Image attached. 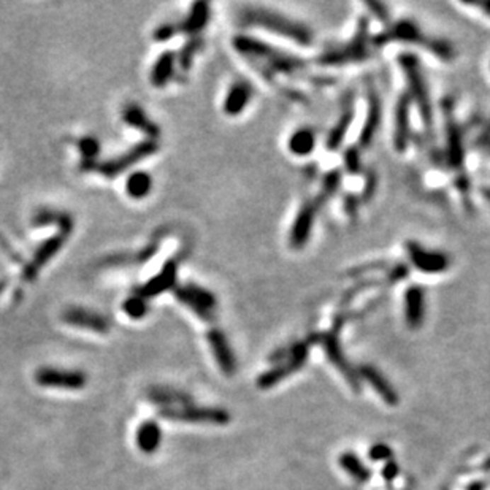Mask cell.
I'll use <instances>...</instances> for the list:
<instances>
[{
	"label": "cell",
	"mask_w": 490,
	"mask_h": 490,
	"mask_svg": "<svg viewBox=\"0 0 490 490\" xmlns=\"http://www.w3.org/2000/svg\"><path fill=\"white\" fill-rule=\"evenodd\" d=\"M243 21L254 28H262L273 34L294 40L299 45L307 46L313 42V34L307 25L267 8H248L243 13Z\"/></svg>",
	"instance_id": "1"
},
{
	"label": "cell",
	"mask_w": 490,
	"mask_h": 490,
	"mask_svg": "<svg viewBox=\"0 0 490 490\" xmlns=\"http://www.w3.org/2000/svg\"><path fill=\"white\" fill-rule=\"evenodd\" d=\"M232 43H234V48L237 50V52H240V55L246 57L265 61L268 67L276 72L295 74V72L304 69V64L299 57L284 55V52L275 50L273 46L263 43L261 40L251 38L246 35H237Z\"/></svg>",
	"instance_id": "2"
},
{
	"label": "cell",
	"mask_w": 490,
	"mask_h": 490,
	"mask_svg": "<svg viewBox=\"0 0 490 490\" xmlns=\"http://www.w3.org/2000/svg\"><path fill=\"white\" fill-rule=\"evenodd\" d=\"M399 62H400L401 70L405 72L409 91H411V96L409 97H413L417 103V107H419L423 124L427 125L428 130H432V125H433L432 103H430L428 89H427L426 79H423V75H422L419 61H417V57H414L413 55H401L399 57Z\"/></svg>",
	"instance_id": "3"
},
{
	"label": "cell",
	"mask_w": 490,
	"mask_h": 490,
	"mask_svg": "<svg viewBox=\"0 0 490 490\" xmlns=\"http://www.w3.org/2000/svg\"><path fill=\"white\" fill-rule=\"evenodd\" d=\"M157 414L165 421L184 423H207V426H226L230 422L229 411L222 408L189 405L157 409Z\"/></svg>",
	"instance_id": "4"
},
{
	"label": "cell",
	"mask_w": 490,
	"mask_h": 490,
	"mask_svg": "<svg viewBox=\"0 0 490 490\" xmlns=\"http://www.w3.org/2000/svg\"><path fill=\"white\" fill-rule=\"evenodd\" d=\"M309 354V343L308 341H299L287 348V355L283 362L276 363V365L265 372L257 377V387L259 389H270L280 384L284 377L294 375L303 368L304 363L308 360Z\"/></svg>",
	"instance_id": "5"
},
{
	"label": "cell",
	"mask_w": 490,
	"mask_h": 490,
	"mask_svg": "<svg viewBox=\"0 0 490 490\" xmlns=\"http://www.w3.org/2000/svg\"><path fill=\"white\" fill-rule=\"evenodd\" d=\"M173 294L198 319L205 322L215 321L217 300L211 290L205 289L203 286H198V284L188 283L184 286H176Z\"/></svg>",
	"instance_id": "6"
},
{
	"label": "cell",
	"mask_w": 490,
	"mask_h": 490,
	"mask_svg": "<svg viewBox=\"0 0 490 490\" xmlns=\"http://www.w3.org/2000/svg\"><path fill=\"white\" fill-rule=\"evenodd\" d=\"M367 38H368V19L363 18L354 38L351 40V42L338 46V48L324 52L319 59V62L322 65H344L349 62L363 61V59L368 57Z\"/></svg>",
	"instance_id": "7"
},
{
	"label": "cell",
	"mask_w": 490,
	"mask_h": 490,
	"mask_svg": "<svg viewBox=\"0 0 490 490\" xmlns=\"http://www.w3.org/2000/svg\"><path fill=\"white\" fill-rule=\"evenodd\" d=\"M159 149V144L156 140H143L138 144H135L134 148H130L129 151H125L124 154L108 159L105 162H97L94 165V169L98 173L107 176V178H115L118 175L124 173L125 170H129L130 167H134L135 164L144 161V159L156 154Z\"/></svg>",
	"instance_id": "8"
},
{
	"label": "cell",
	"mask_w": 490,
	"mask_h": 490,
	"mask_svg": "<svg viewBox=\"0 0 490 490\" xmlns=\"http://www.w3.org/2000/svg\"><path fill=\"white\" fill-rule=\"evenodd\" d=\"M35 382L40 387L81 390L88 384V376L79 370H64L56 367H42L35 372Z\"/></svg>",
	"instance_id": "9"
},
{
	"label": "cell",
	"mask_w": 490,
	"mask_h": 490,
	"mask_svg": "<svg viewBox=\"0 0 490 490\" xmlns=\"http://www.w3.org/2000/svg\"><path fill=\"white\" fill-rule=\"evenodd\" d=\"M314 340L321 344V346L324 348V351H326L329 360L334 363L335 368L338 370V372H341L344 377H346V381L349 382V386L353 387L354 390H357V392H359V390H360L359 375H357L353 370V367L349 365L346 355H344L343 349L340 346L336 330H334V332L319 334V335H311V338L308 341H314Z\"/></svg>",
	"instance_id": "10"
},
{
	"label": "cell",
	"mask_w": 490,
	"mask_h": 490,
	"mask_svg": "<svg viewBox=\"0 0 490 490\" xmlns=\"http://www.w3.org/2000/svg\"><path fill=\"white\" fill-rule=\"evenodd\" d=\"M61 319L70 327L84 329L98 335H107L111 330V322L105 314L83 307H70L62 313Z\"/></svg>",
	"instance_id": "11"
},
{
	"label": "cell",
	"mask_w": 490,
	"mask_h": 490,
	"mask_svg": "<svg viewBox=\"0 0 490 490\" xmlns=\"http://www.w3.org/2000/svg\"><path fill=\"white\" fill-rule=\"evenodd\" d=\"M406 251L409 261H411V263L417 270L423 271V273H443V271H446L449 268V265H451V259H449L445 253L427 249L423 248L422 244L413 240H409L406 243Z\"/></svg>",
	"instance_id": "12"
},
{
	"label": "cell",
	"mask_w": 490,
	"mask_h": 490,
	"mask_svg": "<svg viewBox=\"0 0 490 490\" xmlns=\"http://www.w3.org/2000/svg\"><path fill=\"white\" fill-rule=\"evenodd\" d=\"M432 40L433 38L426 37L422 34V30L417 28V24L403 19V21L392 24L387 30H384L382 34L375 37L373 43L376 46H384L390 42H405V43L421 45V46H423V48L430 50Z\"/></svg>",
	"instance_id": "13"
},
{
	"label": "cell",
	"mask_w": 490,
	"mask_h": 490,
	"mask_svg": "<svg viewBox=\"0 0 490 490\" xmlns=\"http://www.w3.org/2000/svg\"><path fill=\"white\" fill-rule=\"evenodd\" d=\"M65 238L67 237L57 234V235H52L50 238H46L42 244H38V248L35 249L32 259L25 263V267L23 270V276H24L25 281H34L35 278L38 276L40 271L43 270L45 265L50 263L52 259H55L59 251L64 248Z\"/></svg>",
	"instance_id": "14"
},
{
	"label": "cell",
	"mask_w": 490,
	"mask_h": 490,
	"mask_svg": "<svg viewBox=\"0 0 490 490\" xmlns=\"http://www.w3.org/2000/svg\"><path fill=\"white\" fill-rule=\"evenodd\" d=\"M317 210H319V205L314 200H307L304 202L299 213H297L295 221L292 224V230H290L289 235V243L294 249H302L304 248V244L308 243L311 237V230H313L314 221Z\"/></svg>",
	"instance_id": "15"
},
{
	"label": "cell",
	"mask_w": 490,
	"mask_h": 490,
	"mask_svg": "<svg viewBox=\"0 0 490 490\" xmlns=\"http://www.w3.org/2000/svg\"><path fill=\"white\" fill-rule=\"evenodd\" d=\"M207 340L210 344L211 353L215 355V360L220 365L221 372L227 376L235 375L237 372V359L234 351H232L226 334L221 329L213 327L208 330Z\"/></svg>",
	"instance_id": "16"
},
{
	"label": "cell",
	"mask_w": 490,
	"mask_h": 490,
	"mask_svg": "<svg viewBox=\"0 0 490 490\" xmlns=\"http://www.w3.org/2000/svg\"><path fill=\"white\" fill-rule=\"evenodd\" d=\"M445 121H446V137H448V162L449 167L454 170L462 169L463 161H465V151H463L462 132L459 124H457L452 111L451 102L445 107Z\"/></svg>",
	"instance_id": "17"
},
{
	"label": "cell",
	"mask_w": 490,
	"mask_h": 490,
	"mask_svg": "<svg viewBox=\"0 0 490 490\" xmlns=\"http://www.w3.org/2000/svg\"><path fill=\"white\" fill-rule=\"evenodd\" d=\"M178 280V263L176 261L165 262L162 270L159 271L148 280L143 286L138 289V295H142L143 299H152V297L161 295L167 290H175Z\"/></svg>",
	"instance_id": "18"
},
{
	"label": "cell",
	"mask_w": 490,
	"mask_h": 490,
	"mask_svg": "<svg viewBox=\"0 0 490 490\" xmlns=\"http://www.w3.org/2000/svg\"><path fill=\"white\" fill-rule=\"evenodd\" d=\"M121 119L129 125V127L142 132L143 135L148 137V140H156L161 137V127L148 118L147 111H144L138 103H127L122 108Z\"/></svg>",
	"instance_id": "19"
},
{
	"label": "cell",
	"mask_w": 490,
	"mask_h": 490,
	"mask_svg": "<svg viewBox=\"0 0 490 490\" xmlns=\"http://www.w3.org/2000/svg\"><path fill=\"white\" fill-rule=\"evenodd\" d=\"M251 98H253V86H251L248 81H244V79L235 81L230 86L227 96L226 98H224V103H222L224 113L230 118L240 116L244 111V108L249 105Z\"/></svg>",
	"instance_id": "20"
},
{
	"label": "cell",
	"mask_w": 490,
	"mask_h": 490,
	"mask_svg": "<svg viewBox=\"0 0 490 490\" xmlns=\"http://www.w3.org/2000/svg\"><path fill=\"white\" fill-rule=\"evenodd\" d=\"M409 107H411V97L403 94L399 98L395 108V132H394V147L399 152H405L409 143Z\"/></svg>",
	"instance_id": "21"
},
{
	"label": "cell",
	"mask_w": 490,
	"mask_h": 490,
	"mask_svg": "<svg viewBox=\"0 0 490 490\" xmlns=\"http://www.w3.org/2000/svg\"><path fill=\"white\" fill-rule=\"evenodd\" d=\"M426 319V292L421 286H409L405 294V321L408 327L419 329Z\"/></svg>",
	"instance_id": "22"
},
{
	"label": "cell",
	"mask_w": 490,
	"mask_h": 490,
	"mask_svg": "<svg viewBox=\"0 0 490 490\" xmlns=\"http://www.w3.org/2000/svg\"><path fill=\"white\" fill-rule=\"evenodd\" d=\"M359 376H362L370 386H372L377 395L387 403L390 406H395L399 403V395H397V390L394 389L392 384H390L386 377L382 376L380 370H376L372 365H360L359 368Z\"/></svg>",
	"instance_id": "23"
},
{
	"label": "cell",
	"mask_w": 490,
	"mask_h": 490,
	"mask_svg": "<svg viewBox=\"0 0 490 490\" xmlns=\"http://www.w3.org/2000/svg\"><path fill=\"white\" fill-rule=\"evenodd\" d=\"M147 397L148 400L151 403H154L159 409L183 406V405H189V403H192L189 394L183 392V390H178L173 387H165V386L149 387Z\"/></svg>",
	"instance_id": "24"
},
{
	"label": "cell",
	"mask_w": 490,
	"mask_h": 490,
	"mask_svg": "<svg viewBox=\"0 0 490 490\" xmlns=\"http://www.w3.org/2000/svg\"><path fill=\"white\" fill-rule=\"evenodd\" d=\"M176 55L173 51H165L161 56L156 59L154 65H152L149 81L154 88H164L171 78L175 76L176 72Z\"/></svg>",
	"instance_id": "25"
},
{
	"label": "cell",
	"mask_w": 490,
	"mask_h": 490,
	"mask_svg": "<svg viewBox=\"0 0 490 490\" xmlns=\"http://www.w3.org/2000/svg\"><path fill=\"white\" fill-rule=\"evenodd\" d=\"M32 224H34L35 227H46V226H52V224H56V226L59 227V234L64 237H69L75 227V221L70 215L62 213V211L50 210V208L40 210L38 213L32 217Z\"/></svg>",
	"instance_id": "26"
},
{
	"label": "cell",
	"mask_w": 490,
	"mask_h": 490,
	"mask_svg": "<svg viewBox=\"0 0 490 490\" xmlns=\"http://www.w3.org/2000/svg\"><path fill=\"white\" fill-rule=\"evenodd\" d=\"M210 5L207 2L194 4L186 19L178 24L180 25V32L195 38L205 28H207V24L210 21Z\"/></svg>",
	"instance_id": "27"
},
{
	"label": "cell",
	"mask_w": 490,
	"mask_h": 490,
	"mask_svg": "<svg viewBox=\"0 0 490 490\" xmlns=\"http://www.w3.org/2000/svg\"><path fill=\"white\" fill-rule=\"evenodd\" d=\"M137 446L144 454H154L162 443V430L156 421H144L137 430Z\"/></svg>",
	"instance_id": "28"
},
{
	"label": "cell",
	"mask_w": 490,
	"mask_h": 490,
	"mask_svg": "<svg viewBox=\"0 0 490 490\" xmlns=\"http://www.w3.org/2000/svg\"><path fill=\"white\" fill-rule=\"evenodd\" d=\"M370 102H368V115L363 124V129L360 132L359 142L363 148H367L372 144L373 138L377 132V127L381 124V102L375 92H370Z\"/></svg>",
	"instance_id": "29"
},
{
	"label": "cell",
	"mask_w": 490,
	"mask_h": 490,
	"mask_svg": "<svg viewBox=\"0 0 490 490\" xmlns=\"http://www.w3.org/2000/svg\"><path fill=\"white\" fill-rule=\"evenodd\" d=\"M152 175L148 173L144 170H137L132 171L125 180V194L134 200H142V198H147L151 190H152Z\"/></svg>",
	"instance_id": "30"
},
{
	"label": "cell",
	"mask_w": 490,
	"mask_h": 490,
	"mask_svg": "<svg viewBox=\"0 0 490 490\" xmlns=\"http://www.w3.org/2000/svg\"><path fill=\"white\" fill-rule=\"evenodd\" d=\"M287 147L294 156L307 157L316 148V134L308 127L299 129L290 135Z\"/></svg>",
	"instance_id": "31"
},
{
	"label": "cell",
	"mask_w": 490,
	"mask_h": 490,
	"mask_svg": "<svg viewBox=\"0 0 490 490\" xmlns=\"http://www.w3.org/2000/svg\"><path fill=\"white\" fill-rule=\"evenodd\" d=\"M338 463L351 478L355 479L359 484H365L372 478V472L354 452H344L340 455Z\"/></svg>",
	"instance_id": "32"
},
{
	"label": "cell",
	"mask_w": 490,
	"mask_h": 490,
	"mask_svg": "<svg viewBox=\"0 0 490 490\" xmlns=\"http://www.w3.org/2000/svg\"><path fill=\"white\" fill-rule=\"evenodd\" d=\"M353 121H354V110L353 107H349L343 111L338 122L334 125V129L330 130V134L327 137L326 144L330 151H335L341 147V143L344 140V137H346Z\"/></svg>",
	"instance_id": "33"
},
{
	"label": "cell",
	"mask_w": 490,
	"mask_h": 490,
	"mask_svg": "<svg viewBox=\"0 0 490 490\" xmlns=\"http://www.w3.org/2000/svg\"><path fill=\"white\" fill-rule=\"evenodd\" d=\"M78 148H79V154H81L83 169L86 170L94 169V165L97 164L96 159L98 156V152H101V142H98L96 137L86 135L79 140Z\"/></svg>",
	"instance_id": "34"
},
{
	"label": "cell",
	"mask_w": 490,
	"mask_h": 490,
	"mask_svg": "<svg viewBox=\"0 0 490 490\" xmlns=\"http://www.w3.org/2000/svg\"><path fill=\"white\" fill-rule=\"evenodd\" d=\"M122 311L127 314L130 319L140 321L144 316L149 313V304L147 299H143L142 295H130L122 302Z\"/></svg>",
	"instance_id": "35"
},
{
	"label": "cell",
	"mask_w": 490,
	"mask_h": 490,
	"mask_svg": "<svg viewBox=\"0 0 490 490\" xmlns=\"http://www.w3.org/2000/svg\"><path fill=\"white\" fill-rule=\"evenodd\" d=\"M340 184H341V175H340V171H330V173L324 178V183H322V189H321V194L317 195L314 200L317 202V205H321L327 200V198L332 197L336 190H338L340 188Z\"/></svg>",
	"instance_id": "36"
},
{
	"label": "cell",
	"mask_w": 490,
	"mask_h": 490,
	"mask_svg": "<svg viewBox=\"0 0 490 490\" xmlns=\"http://www.w3.org/2000/svg\"><path fill=\"white\" fill-rule=\"evenodd\" d=\"M200 46H202V40H198L197 37L192 38L190 42L186 46H184L183 51L176 56V62L181 67V70L186 72V70L190 69L192 59H194V56L197 55V51L200 50Z\"/></svg>",
	"instance_id": "37"
},
{
	"label": "cell",
	"mask_w": 490,
	"mask_h": 490,
	"mask_svg": "<svg viewBox=\"0 0 490 490\" xmlns=\"http://www.w3.org/2000/svg\"><path fill=\"white\" fill-rule=\"evenodd\" d=\"M368 457L373 462H389V460H392L394 451H392V448L384 445V443H376V445L370 448Z\"/></svg>",
	"instance_id": "38"
},
{
	"label": "cell",
	"mask_w": 490,
	"mask_h": 490,
	"mask_svg": "<svg viewBox=\"0 0 490 490\" xmlns=\"http://www.w3.org/2000/svg\"><path fill=\"white\" fill-rule=\"evenodd\" d=\"M178 32H180V25L178 24H171V23H167V24H161L159 28L154 30V40L159 43H162V42H169V40L173 38Z\"/></svg>",
	"instance_id": "39"
},
{
	"label": "cell",
	"mask_w": 490,
	"mask_h": 490,
	"mask_svg": "<svg viewBox=\"0 0 490 490\" xmlns=\"http://www.w3.org/2000/svg\"><path fill=\"white\" fill-rule=\"evenodd\" d=\"M344 162H346L349 173H359L360 171V156L355 148H348L346 154H344Z\"/></svg>",
	"instance_id": "40"
},
{
	"label": "cell",
	"mask_w": 490,
	"mask_h": 490,
	"mask_svg": "<svg viewBox=\"0 0 490 490\" xmlns=\"http://www.w3.org/2000/svg\"><path fill=\"white\" fill-rule=\"evenodd\" d=\"M367 6L373 11V15L377 16V19L382 23L389 21V11L386 8V5L380 2H367Z\"/></svg>",
	"instance_id": "41"
},
{
	"label": "cell",
	"mask_w": 490,
	"mask_h": 490,
	"mask_svg": "<svg viewBox=\"0 0 490 490\" xmlns=\"http://www.w3.org/2000/svg\"><path fill=\"white\" fill-rule=\"evenodd\" d=\"M399 473H400V468H399V465H397V462H394V460L386 462V465H384V468H382V478L384 479L392 482L397 476H399Z\"/></svg>",
	"instance_id": "42"
},
{
	"label": "cell",
	"mask_w": 490,
	"mask_h": 490,
	"mask_svg": "<svg viewBox=\"0 0 490 490\" xmlns=\"http://www.w3.org/2000/svg\"><path fill=\"white\" fill-rule=\"evenodd\" d=\"M357 207H359V203H357L355 197L348 195L346 198H344V208H346V213L349 215V217L357 216Z\"/></svg>",
	"instance_id": "43"
},
{
	"label": "cell",
	"mask_w": 490,
	"mask_h": 490,
	"mask_svg": "<svg viewBox=\"0 0 490 490\" xmlns=\"http://www.w3.org/2000/svg\"><path fill=\"white\" fill-rule=\"evenodd\" d=\"M376 183H377V180H376V176L375 175H370V178H368V180H367V186H365V194H363V197H372L373 195V192H375V189H376Z\"/></svg>",
	"instance_id": "44"
},
{
	"label": "cell",
	"mask_w": 490,
	"mask_h": 490,
	"mask_svg": "<svg viewBox=\"0 0 490 490\" xmlns=\"http://www.w3.org/2000/svg\"><path fill=\"white\" fill-rule=\"evenodd\" d=\"M476 6H481V8H482V10H484V13H486V15H489V16H490V0H489V2L476 4Z\"/></svg>",
	"instance_id": "45"
},
{
	"label": "cell",
	"mask_w": 490,
	"mask_h": 490,
	"mask_svg": "<svg viewBox=\"0 0 490 490\" xmlns=\"http://www.w3.org/2000/svg\"><path fill=\"white\" fill-rule=\"evenodd\" d=\"M482 468H484V472H490V459H487L484 462V465H482Z\"/></svg>",
	"instance_id": "46"
},
{
	"label": "cell",
	"mask_w": 490,
	"mask_h": 490,
	"mask_svg": "<svg viewBox=\"0 0 490 490\" xmlns=\"http://www.w3.org/2000/svg\"><path fill=\"white\" fill-rule=\"evenodd\" d=\"M487 149H489V151H490V143H489V147H487Z\"/></svg>",
	"instance_id": "47"
}]
</instances>
